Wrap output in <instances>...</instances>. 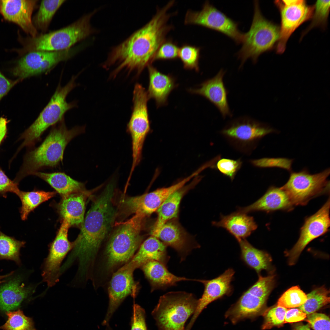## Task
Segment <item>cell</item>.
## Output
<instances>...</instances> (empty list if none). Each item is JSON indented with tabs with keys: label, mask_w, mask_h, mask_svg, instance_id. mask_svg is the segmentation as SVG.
<instances>
[{
	"label": "cell",
	"mask_w": 330,
	"mask_h": 330,
	"mask_svg": "<svg viewBox=\"0 0 330 330\" xmlns=\"http://www.w3.org/2000/svg\"><path fill=\"white\" fill-rule=\"evenodd\" d=\"M131 330H147L144 309L139 305L134 304L131 319Z\"/></svg>",
	"instance_id": "48"
},
{
	"label": "cell",
	"mask_w": 330,
	"mask_h": 330,
	"mask_svg": "<svg viewBox=\"0 0 330 330\" xmlns=\"http://www.w3.org/2000/svg\"><path fill=\"white\" fill-rule=\"evenodd\" d=\"M329 294L324 286L317 288L306 295V301L299 309L307 315L314 313L329 303Z\"/></svg>",
	"instance_id": "37"
},
{
	"label": "cell",
	"mask_w": 330,
	"mask_h": 330,
	"mask_svg": "<svg viewBox=\"0 0 330 330\" xmlns=\"http://www.w3.org/2000/svg\"><path fill=\"white\" fill-rule=\"evenodd\" d=\"M155 237L167 247L174 249L180 256L181 262L186 259L193 249L200 247L176 218L170 220L163 224Z\"/></svg>",
	"instance_id": "22"
},
{
	"label": "cell",
	"mask_w": 330,
	"mask_h": 330,
	"mask_svg": "<svg viewBox=\"0 0 330 330\" xmlns=\"http://www.w3.org/2000/svg\"><path fill=\"white\" fill-rule=\"evenodd\" d=\"M238 241L240 248L241 258L248 266L258 274L263 270H270L272 259L268 253L255 248L245 239Z\"/></svg>",
	"instance_id": "33"
},
{
	"label": "cell",
	"mask_w": 330,
	"mask_h": 330,
	"mask_svg": "<svg viewBox=\"0 0 330 330\" xmlns=\"http://www.w3.org/2000/svg\"><path fill=\"white\" fill-rule=\"evenodd\" d=\"M235 273L234 270L229 268L218 277L210 280L199 279V282L204 285V292L198 299L197 305L193 315L185 330H190L201 312L210 303L225 296H229L233 291L231 284Z\"/></svg>",
	"instance_id": "20"
},
{
	"label": "cell",
	"mask_w": 330,
	"mask_h": 330,
	"mask_svg": "<svg viewBox=\"0 0 330 330\" xmlns=\"http://www.w3.org/2000/svg\"><path fill=\"white\" fill-rule=\"evenodd\" d=\"M281 18L279 38L276 46L277 53H283L288 39L295 31L304 22L311 19L314 6L308 5L302 0H277L274 2Z\"/></svg>",
	"instance_id": "15"
},
{
	"label": "cell",
	"mask_w": 330,
	"mask_h": 330,
	"mask_svg": "<svg viewBox=\"0 0 330 330\" xmlns=\"http://www.w3.org/2000/svg\"><path fill=\"white\" fill-rule=\"evenodd\" d=\"M96 11L85 15L69 26L46 34L34 37L20 38L23 47L18 50L20 54L38 51H58L66 50L95 31L90 20Z\"/></svg>",
	"instance_id": "5"
},
{
	"label": "cell",
	"mask_w": 330,
	"mask_h": 330,
	"mask_svg": "<svg viewBox=\"0 0 330 330\" xmlns=\"http://www.w3.org/2000/svg\"><path fill=\"white\" fill-rule=\"evenodd\" d=\"M179 50V48L176 42L171 39H166L157 50L153 61L175 59L178 57Z\"/></svg>",
	"instance_id": "44"
},
{
	"label": "cell",
	"mask_w": 330,
	"mask_h": 330,
	"mask_svg": "<svg viewBox=\"0 0 330 330\" xmlns=\"http://www.w3.org/2000/svg\"><path fill=\"white\" fill-rule=\"evenodd\" d=\"M330 199L315 213L306 220L301 229L299 238L288 254V263H296L306 246L315 239L323 235L330 226Z\"/></svg>",
	"instance_id": "19"
},
{
	"label": "cell",
	"mask_w": 330,
	"mask_h": 330,
	"mask_svg": "<svg viewBox=\"0 0 330 330\" xmlns=\"http://www.w3.org/2000/svg\"><path fill=\"white\" fill-rule=\"evenodd\" d=\"M172 16L165 8H157L155 14L145 25L119 44L112 48L103 66L106 69L116 67L112 76L124 69L134 71L139 75L146 67L151 65L154 56L167 35L174 27L168 24Z\"/></svg>",
	"instance_id": "2"
},
{
	"label": "cell",
	"mask_w": 330,
	"mask_h": 330,
	"mask_svg": "<svg viewBox=\"0 0 330 330\" xmlns=\"http://www.w3.org/2000/svg\"><path fill=\"white\" fill-rule=\"evenodd\" d=\"M213 224L226 229L237 241L245 239L257 228L252 217L238 211L226 215H221L220 220L213 222Z\"/></svg>",
	"instance_id": "30"
},
{
	"label": "cell",
	"mask_w": 330,
	"mask_h": 330,
	"mask_svg": "<svg viewBox=\"0 0 330 330\" xmlns=\"http://www.w3.org/2000/svg\"><path fill=\"white\" fill-rule=\"evenodd\" d=\"M22 80L20 79L14 80L9 79L0 71V101L15 85Z\"/></svg>",
	"instance_id": "49"
},
{
	"label": "cell",
	"mask_w": 330,
	"mask_h": 330,
	"mask_svg": "<svg viewBox=\"0 0 330 330\" xmlns=\"http://www.w3.org/2000/svg\"><path fill=\"white\" fill-rule=\"evenodd\" d=\"M146 217L141 214L135 215L119 224L112 233L97 258L99 259L93 280L97 286H101L109 280L114 273L134 256L142 244L143 237L141 233Z\"/></svg>",
	"instance_id": "3"
},
{
	"label": "cell",
	"mask_w": 330,
	"mask_h": 330,
	"mask_svg": "<svg viewBox=\"0 0 330 330\" xmlns=\"http://www.w3.org/2000/svg\"><path fill=\"white\" fill-rule=\"evenodd\" d=\"M65 1L49 0L41 1L38 10L32 20L37 30L43 32L46 31L56 12Z\"/></svg>",
	"instance_id": "35"
},
{
	"label": "cell",
	"mask_w": 330,
	"mask_h": 330,
	"mask_svg": "<svg viewBox=\"0 0 330 330\" xmlns=\"http://www.w3.org/2000/svg\"><path fill=\"white\" fill-rule=\"evenodd\" d=\"M273 275H259L258 280L244 292L225 314L232 323L236 324L246 319L254 320L265 311L267 298L273 289Z\"/></svg>",
	"instance_id": "10"
},
{
	"label": "cell",
	"mask_w": 330,
	"mask_h": 330,
	"mask_svg": "<svg viewBox=\"0 0 330 330\" xmlns=\"http://www.w3.org/2000/svg\"><path fill=\"white\" fill-rule=\"evenodd\" d=\"M114 187L112 182L109 183L93 201L63 264L68 268L76 262L77 274L80 277H88L93 272L100 248L112 226L116 215L112 203Z\"/></svg>",
	"instance_id": "1"
},
{
	"label": "cell",
	"mask_w": 330,
	"mask_h": 330,
	"mask_svg": "<svg viewBox=\"0 0 330 330\" xmlns=\"http://www.w3.org/2000/svg\"><path fill=\"white\" fill-rule=\"evenodd\" d=\"M330 0H317L314 6V10L311 21L308 26L302 32L301 39L313 28L319 27L325 29L327 25L329 12Z\"/></svg>",
	"instance_id": "39"
},
{
	"label": "cell",
	"mask_w": 330,
	"mask_h": 330,
	"mask_svg": "<svg viewBox=\"0 0 330 330\" xmlns=\"http://www.w3.org/2000/svg\"><path fill=\"white\" fill-rule=\"evenodd\" d=\"M198 299L193 294L171 292L161 296L152 314L159 330H185V324L193 314Z\"/></svg>",
	"instance_id": "8"
},
{
	"label": "cell",
	"mask_w": 330,
	"mask_h": 330,
	"mask_svg": "<svg viewBox=\"0 0 330 330\" xmlns=\"http://www.w3.org/2000/svg\"><path fill=\"white\" fill-rule=\"evenodd\" d=\"M307 300L306 295L298 286H293L285 291L279 299L277 306L285 308L299 307Z\"/></svg>",
	"instance_id": "41"
},
{
	"label": "cell",
	"mask_w": 330,
	"mask_h": 330,
	"mask_svg": "<svg viewBox=\"0 0 330 330\" xmlns=\"http://www.w3.org/2000/svg\"><path fill=\"white\" fill-rule=\"evenodd\" d=\"M91 194L86 190L73 193L62 197L58 208L63 219L71 226H80L84 220L86 200Z\"/></svg>",
	"instance_id": "27"
},
{
	"label": "cell",
	"mask_w": 330,
	"mask_h": 330,
	"mask_svg": "<svg viewBox=\"0 0 330 330\" xmlns=\"http://www.w3.org/2000/svg\"><path fill=\"white\" fill-rule=\"evenodd\" d=\"M132 114L127 130L132 142V162H140L145 139L150 130L147 102L149 99L147 91L140 84L134 86Z\"/></svg>",
	"instance_id": "12"
},
{
	"label": "cell",
	"mask_w": 330,
	"mask_h": 330,
	"mask_svg": "<svg viewBox=\"0 0 330 330\" xmlns=\"http://www.w3.org/2000/svg\"><path fill=\"white\" fill-rule=\"evenodd\" d=\"M140 268L150 283L151 292L158 289L164 290L176 286L178 282L181 281L198 282L199 280L176 276L168 270L167 266L156 261H148Z\"/></svg>",
	"instance_id": "25"
},
{
	"label": "cell",
	"mask_w": 330,
	"mask_h": 330,
	"mask_svg": "<svg viewBox=\"0 0 330 330\" xmlns=\"http://www.w3.org/2000/svg\"><path fill=\"white\" fill-rule=\"evenodd\" d=\"M78 76H73L64 86L60 83L49 102L40 113L36 119L23 133V140L21 147L34 146L41 140L44 132L50 127L57 124L64 119L65 114L75 107L76 103H68L66 97L77 86L75 80Z\"/></svg>",
	"instance_id": "6"
},
{
	"label": "cell",
	"mask_w": 330,
	"mask_h": 330,
	"mask_svg": "<svg viewBox=\"0 0 330 330\" xmlns=\"http://www.w3.org/2000/svg\"><path fill=\"white\" fill-rule=\"evenodd\" d=\"M20 191L18 184L11 180L0 167V196L6 198L7 193L9 192L18 196Z\"/></svg>",
	"instance_id": "47"
},
{
	"label": "cell",
	"mask_w": 330,
	"mask_h": 330,
	"mask_svg": "<svg viewBox=\"0 0 330 330\" xmlns=\"http://www.w3.org/2000/svg\"><path fill=\"white\" fill-rule=\"evenodd\" d=\"M14 273V271H12L10 273L5 275L0 276V284L2 283L5 282L6 280L5 279L9 277L12 275Z\"/></svg>",
	"instance_id": "53"
},
{
	"label": "cell",
	"mask_w": 330,
	"mask_h": 330,
	"mask_svg": "<svg viewBox=\"0 0 330 330\" xmlns=\"http://www.w3.org/2000/svg\"><path fill=\"white\" fill-rule=\"evenodd\" d=\"M287 310L277 305L265 310L262 314L264 322L262 329H269L274 327L282 325L284 323L285 315Z\"/></svg>",
	"instance_id": "42"
},
{
	"label": "cell",
	"mask_w": 330,
	"mask_h": 330,
	"mask_svg": "<svg viewBox=\"0 0 330 330\" xmlns=\"http://www.w3.org/2000/svg\"><path fill=\"white\" fill-rule=\"evenodd\" d=\"M242 164V161L240 159L234 160L220 158L218 160L216 167L221 173L233 181Z\"/></svg>",
	"instance_id": "45"
},
{
	"label": "cell",
	"mask_w": 330,
	"mask_h": 330,
	"mask_svg": "<svg viewBox=\"0 0 330 330\" xmlns=\"http://www.w3.org/2000/svg\"><path fill=\"white\" fill-rule=\"evenodd\" d=\"M253 20L249 31L244 33L242 46L237 54L242 67L248 59L256 63L259 56L271 50L278 40L280 27L262 14L258 1L254 3Z\"/></svg>",
	"instance_id": "7"
},
{
	"label": "cell",
	"mask_w": 330,
	"mask_h": 330,
	"mask_svg": "<svg viewBox=\"0 0 330 330\" xmlns=\"http://www.w3.org/2000/svg\"><path fill=\"white\" fill-rule=\"evenodd\" d=\"M76 49L58 51H33L24 55L12 68V75L22 80L49 72L61 62L71 58Z\"/></svg>",
	"instance_id": "13"
},
{
	"label": "cell",
	"mask_w": 330,
	"mask_h": 330,
	"mask_svg": "<svg viewBox=\"0 0 330 330\" xmlns=\"http://www.w3.org/2000/svg\"><path fill=\"white\" fill-rule=\"evenodd\" d=\"M184 24L200 25L221 32L237 43H242L244 34L239 30L238 24L206 1L199 11L188 10Z\"/></svg>",
	"instance_id": "14"
},
{
	"label": "cell",
	"mask_w": 330,
	"mask_h": 330,
	"mask_svg": "<svg viewBox=\"0 0 330 330\" xmlns=\"http://www.w3.org/2000/svg\"><path fill=\"white\" fill-rule=\"evenodd\" d=\"M134 270L125 265L114 273L109 279L108 288L109 303L103 324H108L111 317L125 299L135 298L139 291V284L133 277Z\"/></svg>",
	"instance_id": "18"
},
{
	"label": "cell",
	"mask_w": 330,
	"mask_h": 330,
	"mask_svg": "<svg viewBox=\"0 0 330 330\" xmlns=\"http://www.w3.org/2000/svg\"><path fill=\"white\" fill-rule=\"evenodd\" d=\"M32 175L46 182L62 197L73 193L86 190L83 183L74 179L64 172L37 171Z\"/></svg>",
	"instance_id": "32"
},
{
	"label": "cell",
	"mask_w": 330,
	"mask_h": 330,
	"mask_svg": "<svg viewBox=\"0 0 330 330\" xmlns=\"http://www.w3.org/2000/svg\"><path fill=\"white\" fill-rule=\"evenodd\" d=\"M7 319L0 329L3 330H37L31 318L26 316L18 309L6 312Z\"/></svg>",
	"instance_id": "38"
},
{
	"label": "cell",
	"mask_w": 330,
	"mask_h": 330,
	"mask_svg": "<svg viewBox=\"0 0 330 330\" xmlns=\"http://www.w3.org/2000/svg\"><path fill=\"white\" fill-rule=\"evenodd\" d=\"M200 172L198 170L188 177L168 187L158 189L139 196L124 197L120 203L122 213L126 216L134 214L146 217L150 215L156 211L171 194L185 185Z\"/></svg>",
	"instance_id": "16"
},
{
	"label": "cell",
	"mask_w": 330,
	"mask_h": 330,
	"mask_svg": "<svg viewBox=\"0 0 330 330\" xmlns=\"http://www.w3.org/2000/svg\"><path fill=\"white\" fill-rule=\"evenodd\" d=\"M329 168L319 173L310 174L307 169L291 171L287 182L280 188L294 205H304L312 199L329 191Z\"/></svg>",
	"instance_id": "11"
},
{
	"label": "cell",
	"mask_w": 330,
	"mask_h": 330,
	"mask_svg": "<svg viewBox=\"0 0 330 330\" xmlns=\"http://www.w3.org/2000/svg\"><path fill=\"white\" fill-rule=\"evenodd\" d=\"M293 160L285 158H263L251 160L250 163L253 166L259 168L277 167L291 172Z\"/></svg>",
	"instance_id": "43"
},
{
	"label": "cell",
	"mask_w": 330,
	"mask_h": 330,
	"mask_svg": "<svg viewBox=\"0 0 330 330\" xmlns=\"http://www.w3.org/2000/svg\"><path fill=\"white\" fill-rule=\"evenodd\" d=\"M38 0H0V13L6 20L20 26L31 37L38 35L32 20Z\"/></svg>",
	"instance_id": "21"
},
{
	"label": "cell",
	"mask_w": 330,
	"mask_h": 330,
	"mask_svg": "<svg viewBox=\"0 0 330 330\" xmlns=\"http://www.w3.org/2000/svg\"><path fill=\"white\" fill-rule=\"evenodd\" d=\"M149 82L147 91L150 98L154 99L158 107L165 105L171 91L176 87L174 79L159 71L151 64L148 67Z\"/></svg>",
	"instance_id": "31"
},
{
	"label": "cell",
	"mask_w": 330,
	"mask_h": 330,
	"mask_svg": "<svg viewBox=\"0 0 330 330\" xmlns=\"http://www.w3.org/2000/svg\"><path fill=\"white\" fill-rule=\"evenodd\" d=\"M70 227L68 222L63 219L43 264L42 274L43 280L49 287L54 286L59 281L61 263L73 248V242H70L68 239V231Z\"/></svg>",
	"instance_id": "17"
},
{
	"label": "cell",
	"mask_w": 330,
	"mask_h": 330,
	"mask_svg": "<svg viewBox=\"0 0 330 330\" xmlns=\"http://www.w3.org/2000/svg\"><path fill=\"white\" fill-rule=\"evenodd\" d=\"M288 196L280 188L270 187L265 194L252 204L239 207L237 211L247 214L257 211L267 212L276 210H291L293 208Z\"/></svg>",
	"instance_id": "26"
},
{
	"label": "cell",
	"mask_w": 330,
	"mask_h": 330,
	"mask_svg": "<svg viewBox=\"0 0 330 330\" xmlns=\"http://www.w3.org/2000/svg\"><path fill=\"white\" fill-rule=\"evenodd\" d=\"M225 74V71L221 69L213 78L201 84L198 88L189 90L190 92L202 96L212 103L223 118L232 115L228 102L227 92L223 81Z\"/></svg>",
	"instance_id": "23"
},
{
	"label": "cell",
	"mask_w": 330,
	"mask_h": 330,
	"mask_svg": "<svg viewBox=\"0 0 330 330\" xmlns=\"http://www.w3.org/2000/svg\"><path fill=\"white\" fill-rule=\"evenodd\" d=\"M34 291L27 287L20 276L10 279L0 286V310L5 312L19 307Z\"/></svg>",
	"instance_id": "24"
},
{
	"label": "cell",
	"mask_w": 330,
	"mask_h": 330,
	"mask_svg": "<svg viewBox=\"0 0 330 330\" xmlns=\"http://www.w3.org/2000/svg\"><path fill=\"white\" fill-rule=\"evenodd\" d=\"M85 130V126L68 129L64 119L55 125L41 144L26 154L21 174L16 182L39 170L57 167L62 161L64 151L68 143Z\"/></svg>",
	"instance_id": "4"
},
{
	"label": "cell",
	"mask_w": 330,
	"mask_h": 330,
	"mask_svg": "<svg viewBox=\"0 0 330 330\" xmlns=\"http://www.w3.org/2000/svg\"><path fill=\"white\" fill-rule=\"evenodd\" d=\"M7 119L5 118H0V144L4 138L7 131Z\"/></svg>",
	"instance_id": "51"
},
{
	"label": "cell",
	"mask_w": 330,
	"mask_h": 330,
	"mask_svg": "<svg viewBox=\"0 0 330 330\" xmlns=\"http://www.w3.org/2000/svg\"><path fill=\"white\" fill-rule=\"evenodd\" d=\"M308 324H299L296 325L293 330H311Z\"/></svg>",
	"instance_id": "52"
},
{
	"label": "cell",
	"mask_w": 330,
	"mask_h": 330,
	"mask_svg": "<svg viewBox=\"0 0 330 330\" xmlns=\"http://www.w3.org/2000/svg\"><path fill=\"white\" fill-rule=\"evenodd\" d=\"M55 192L33 190L25 192L20 191L18 196L21 202L19 209L22 220L27 219L30 213L42 203L48 200L56 195Z\"/></svg>",
	"instance_id": "34"
},
{
	"label": "cell",
	"mask_w": 330,
	"mask_h": 330,
	"mask_svg": "<svg viewBox=\"0 0 330 330\" xmlns=\"http://www.w3.org/2000/svg\"><path fill=\"white\" fill-rule=\"evenodd\" d=\"M167 248L156 237L151 235L142 243L132 258L126 265L134 270L152 260L158 261L167 266L170 258Z\"/></svg>",
	"instance_id": "28"
},
{
	"label": "cell",
	"mask_w": 330,
	"mask_h": 330,
	"mask_svg": "<svg viewBox=\"0 0 330 330\" xmlns=\"http://www.w3.org/2000/svg\"></svg>",
	"instance_id": "54"
},
{
	"label": "cell",
	"mask_w": 330,
	"mask_h": 330,
	"mask_svg": "<svg viewBox=\"0 0 330 330\" xmlns=\"http://www.w3.org/2000/svg\"><path fill=\"white\" fill-rule=\"evenodd\" d=\"M277 131L268 125L248 117L228 123L220 134L233 148L246 155H251L264 136Z\"/></svg>",
	"instance_id": "9"
},
{
	"label": "cell",
	"mask_w": 330,
	"mask_h": 330,
	"mask_svg": "<svg viewBox=\"0 0 330 330\" xmlns=\"http://www.w3.org/2000/svg\"><path fill=\"white\" fill-rule=\"evenodd\" d=\"M306 314L299 309L287 310L284 317L285 323H292L301 321L306 318Z\"/></svg>",
	"instance_id": "50"
},
{
	"label": "cell",
	"mask_w": 330,
	"mask_h": 330,
	"mask_svg": "<svg viewBox=\"0 0 330 330\" xmlns=\"http://www.w3.org/2000/svg\"><path fill=\"white\" fill-rule=\"evenodd\" d=\"M200 50V47L187 44H184L179 48L178 57L182 62L185 68L199 71Z\"/></svg>",
	"instance_id": "40"
},
{
	"label": "cell",
	"mask_w": 330,
	"mask_h": 330,
	"mask_svg": "<svg viewBox=\"0 0 330 330\" xmlns=\"http://www.w3.org/2000/svg\"><path fill=\"white\" fill-rule=\"evenodd\" d=\"M25 242L17 240L5 234L0 230V260H13L18 265L21 263L20 250Z\"/></svg>",
	"instance_id": "36"
},
{
	"label": "cell",
	"mask_w": 330,
	"mask_h": 330,
	"mask_svg": "<svg viewBox=\"0 0 330 330\" xmlns=\"http://www.w3.org/2000/svg\"><path fill=\"white\" fill-rule=\"evenodd\" d=\"M306 317V321L314 330H330V318L326 314L314 312Z\"/></svg>",
	"instance_id": "46"
},
{
	"label": "cell",
	"mask_w": 330,
	"mask_h": 330,
	"mask_svg": "<svg viewBox=\"0 0 330 330\" xmlns=\"http://www.w3.org/2000/svg\"><path fill=\"white\" fill-rule=\"evenodd\" d=\"M200 179H196L190 183L185 185L172 193L165 200L156 211L157 217L151 232V235L156 236L163 224L177 218L183 197L196 185Z\"/></svg>",
	"instance_id": "29"
}]
</instances>
